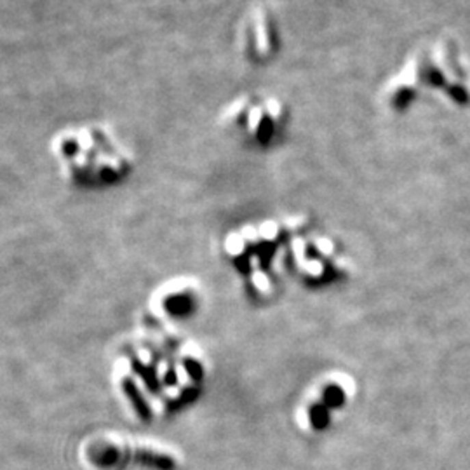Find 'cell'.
Listing matches in <instances>:
<instances>
[{
    "instance_id": "6",
    "label": "cell",
    "mask_w": 470,
    "mask_h": 470,
    "mask_svg": "<svg viewBox=\"0 0 470 470\" xmlns=\"http://www.w3.org/2000/svg\"><path fill=\"white\" fill-rule=\"evenodd\" d=\"M162 296H166V300L162 302L166 312L180 317V315L192 312L197 293L190 283L181 280L178 284H169V286L162 287Z\"/></svg>"
},
{
    "instance_id": "4",
    "label": "cell",
    "mask_w": 470,
    "mask_h": 470,
    "mask_svg": "<svg viewBox=\"0 0 470 470\" xmlns=\"http://www.w3.org/2000/svg\"><path fill=\"white\" fill-rule=\"evenodd\" d=\"M86 455L92 465L98 467L122 465L127 458L159 470H172L178 467V455L171 452V447L155 441L117 437L115 434L92 439L86 447Z\"/></svg>"
},
{
    "instance_id": "1",
    "label": "cell",
    "mask_w": 470,
    "mask_h": 470,
    "mask_svg": "<svg viewBox=\"0 0 470 470\" xmlns=\"http://www.w3.org/2000/svg\"><path fill=\"white\" fill-rule=\"evenodd\" d=\"M49 148L65 181L79 188L112 187L134 168L133 152L108 124L65 127L54 134Z\"/></svg>"
},
{
    "instance_id": "5",
    "label": "cell",
    "mask_w": 470,
    "mask_h": 470,
    "mask_svg": "<svg viewBox=\"0 0 470 470\" xmlns=\"http://www.w3.org/2000/svg\"><path fill=\"white\" fill-rule=\"evenodd\" d=\"M244 44L248 56L257 62H263L276 54L277 28L272 16L263 8L252 9L246 21Z\"/></svg>"
},
{
    "instance_id": "2",
    "label": "cell",
    "mask_w": 470,
    "mask_h": 470,
    "mask_svg": "<svg viewBox=\"0 0 470 470\" xmlns=\"http://www.w3.org/2000/svg\"><path fill=\"white\" fill-rule=\"evenodd\" d=\"M421 86L446 91L449 100L456 105L469 103V79L460 62L458 49L453 44L439 42L432 49L418 53L401 75L392 81L389 89L390 105L404 108L417 98Z\"/></svg>"
},
{
    "instance_id": "3",
    "label": "cell",
    "mask_w": 470,
    "mask_h": 470,
    "mask_svg": "<svg viewBox=\"0 0 470 470\" xmlns=\"http://www.w3.org/2000/svg\"><path fill=\"white\" fill-rule=\"evenodd\" d=\"M289 112L274 96L246 92L230 101L220 115V122L239 140L258 148L276 145L286 131Z\"/></svg>"
}]
</instances>
